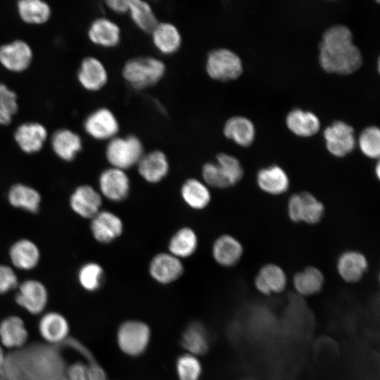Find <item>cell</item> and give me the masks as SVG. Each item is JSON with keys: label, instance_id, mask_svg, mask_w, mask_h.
I'll list each match as a JSON object with an SVG mask.
<instances>
[{"label": "cell", "instance_id": "obj_1", "mask_svg": "<svg viewBox=\"0 0 380 380\" xmlns=\"http://www.w3.org/2000/svg\"><path fill=\"white\" fill-rule=\"evenodd\" d=\"M6 357L10 380H62L67 362L56 346L33 345Z\"/></svg>", "mask_w": 380, "mask_h": 380}, {"label": "cell", "instance_id": "obj_2", "mask_svg": "<svg viewBox=\"0 0 380 380\" xmlns=\"http://www.w3.org/2000/svg\"><path fill=\"white\" fill-rule=\"evenodd\" d=\"M319 62L327 72L348 75L362 64V56L353 43V33L343 25H334L323 33L319 44Z\"/></svg>", "mask_w": 380, "mask_h": 380}, {"label": "cell", "instance_id": "obj_3", "mask_svg": "<svg viewBox=\"0 0 380 380\" xmlns=\"http://www.w3.org/2000/svg\"><path fill=\"white\" fill-rule=\"evenodd\" d=\"M164 62L153 56H137L127 60L122 68V76L133 89L141 90L158 83L164 77Z\"/></svg>", "mask_w": 380, "mask_h": 380}, {"label": "cell", "instance_id": "obj_4", "mask_svg": "<svg viewBox=\"0 0 380 380\" xmlns=\"http://www.w3.org/2000/svg\"><path fill=\"white\" fill-rule=\"evenodd\" d=\"M144 153L141 139L135 135L129 134L116 136L109 140L105 156L110 167L127 171L137 166Z\"/></svg>", "mask_w": 380, "mask_h": 380}, {"label": "cell", "instance_id": "obj_5", "mask_svg": "<svg viewBox=\"0 0 380 380\" xmlns=\"http://www.w3.org/2000/svg\"><path fill=\"white\" fill-rule=\"evenodd\" d=\"M205 69L211 79L227 82L236 80L242 74L243 64L234 51L227 48H217L208 53Z\"/></svg>", "mask_w": 380, "mask_h": 380}, {"label": "cell", "instance_id": "obj_6", "mask_svg": "<svg viewBox=\"0 0 380 380\" xmlns=\"http://www.w3.org/2000/svg\"><path fill=\"white\" fill-rule=\"evenodd\" d=\"M150 338V328L141 321H125L117 331V343L120 349L131 357L143 354L148 346Z\"/></svg>", "mask_w": 380, "mask_h": 380}, {"label": "cell", "instance_id": "obj_7", "mask_svg": "<svg viewBox=\"0 0 380 380\" xmlns=\"http://www.w3.org/2000/svg\"><path fill=\"white\" fill-rule=\"evenodd\" d=\"M287 211L292 221L314 224L322 220L324 213V206L311 193L302 191L294 194L289 198Z\"/></svg>", "mask_w": 380, "mask_h": 380}, {"label": "cell", "instance_id": "obj_8", "mask_svg": "<svg viewBox=\"0 0 380 380\" xmlns=\"http://www.w3.org/2000/svg\"><path fill=\"white\" fill-rule=\"evenodd\" d=\"M100 194L108 201H125L130 192V179L126 171L113 167L104 170L99 179Z\"/></svg>", "mask_w": 380, "mask_h": 380}, {"label": "cell", "instance_id": "obj_9", "mask_svg": "<svg viewBox=\"0 0 380 380\" xmlns=\"http://www.w3.org/2000/svg\"><path fill=\"white\" fill-rule=\"evenodd\" d=\"M84 129L91 138L105 141L118 136L120 130L115 114L107 108H99L90 113L84 120Z\"/></svg>", "mask_w": 380, "mask_h": 380}, {"label": "cell", "instance_id": "obj_10", "mask_svg": "<svg viewBox=\"0 0 380 380\" xmlns=\"http://www.w3.org/2000/svg\"><path fill=\"white\" fill-rule=\"evenodd\" d=\"M49 300L45 286L39 281L30 279L20 284L15 296L18 305L28 313L37 315L45 310Z\"/></svg>", "mask_w": 380, "mask_h": 380}, {"label": "cell", "instance_id": "obj_11", "mask_svg": "<svg viewBox=\"0 0 380 380\" xmlns=\"http://www.w3.org/2000/svg\"><path fill=\"white\" fill-rule=\"evenodd\" d=\"M326 146L330 153L343 157L354 149V129L345 122L337 120L326 127L324 132Z\"/></svg>", "mask_w": 380, "mask_h": 380}, {"label": "cell", "instance_id": "obj_12", "mask_svg": "<svg viewBox=\"0 0 380 380\" xmlns=\"http://www.w3.org/2000/svg\"><path fill=\"white\" fill-rule=\"evenodd\" d=\"M184 272L182 260L169 252L156 254L150 260L148 273L160 284H169L179 279Z\"/></svg>", "mask_w": 380, "mask_h": 380}, {"label": "cell", "instance_id": "obj_13", "mask_svg": "<svg viewBox=\"0 0 380 380\" xmlns=\"http://www.w3.org/2000/svg\"><path fill=\"white\" fill-rule=\"evenodd\" d=\"M33 51L28 43L16 39L0 46V64L6 70L20 72L32 63Z\"/></svg>", "mask_w": 380, "mask_h": 380}, {"label": "cell", "instance_id": "obj_14", "mask_svg": "<svg viewBox=\"0 0 380 380\" xmlns=\"http://www.w3.org/2000/svg\"><path fill=\"white\" fill-rule=\"evenodd\" d=\"M38 331L42 339L49 345L63 343L70 334V324L66 317L56 311L44 313L38 322Z\"/></svg>", "mask_w": 380, "mask_h": 380}, {"label": "cell", "instance_id": "obj_15", "mask_svg": "<svg viewBox=\"0 0 380 380\" xmlns=\"http://www.w3.org/2000/svg\"><path fill=\"white\" fill-rule=\"evenodd\" d=\"M94 238L100 243H109L119 238L124 231L122 219L109 210H100L91 220Z\"/></svg>", "mask_w": 380, "mask_h": 380}, {"label": "cell", "instance_id": "obj_16", "mask_svg": "<svg viewBox=\"0 0 380 380\" xmlns=\"http://www.w3.org/2000/svg\"><path fill=\"white\" fill-rule=\"evenodd\" d=\"M141 177L149 184H158L168 175L170 162L166 154L160 150L144 153L137 165Z\"/></svg>", "mask_w": 380, "mask_h": 380}, {"label": "cell", "instance_id": "obj_17", "mask_svg": "<svg viewBox=\"0 0 380 380\" xmlns=\"http://www.w3.org/2000/svg\"><path fill=\"white\" fill-rule=\"evenodd\" d=\"M77 77L84 89L96 91L107 84L108 74L101 61L94 56H87L80 63Z\"/></svg>", "mask_w": 380, "mask_h": 380}, {"label": "cell", "instance_id": "obj_18", "mask_svg": "<svg viewBox=\"0 0 380 380\" xmlns=\"http://www.w3.org/2000/svg\"><path fill=\"white\" fill-rule=\"evenodd\" d=\"M150 34L154 47L163 55L174 54L182 46L181 32L172 23L158 22Z\"/></svg>", "mask_w": 380, "mask_h": 380}, {"label": "cell", "instance_id": "obj_19", "mask_svg": "<svg viewBox=\"0 0 380 380\" xmlns=\"http://www.w3.org/2000/svg\"><path fill=\"white\" fill-rule=\"evenodd\" d=\"M87 35L94 44L104 48H112L120 43L121 30L115 21L108 18L100 17L91 23Z\"/></svg>", "mask_w": 380, "mask_h": 380}, {"label": "cell", "instance_id": "obj_20", "mask_svg": "<svg viewBox=\"0 0 380 380\" xmlns=\"http://www.w3.org/2000/svg\"><path fill=\"white\" fill-rule=\"evenodd\" d=\"M47 136L46 128L37 122L23 123L16 128L14 133V139L18 146L27 153L39 151Z\"/></svg>", "mask_w": 380, "mask_h": 380}, {"label": "cell", "instance_id": "obj_21", "mask_svg": "<svg viewBox=\"0 0 380 380\" xmlns=\"http://www.w3.org/2000/svg\"><path fill=\"white\" fill-rule=\"evenodd\" d=\"M29 337L24 320L18 315H10L0 322L1 346L20 350L26 344Z\"/></svg>", "mask_w": 380, "mask_h": 380}, {"label": "cell", "instance_id": "obj_22", "mask_svg": "<svg viewBox=\"0 0 380 380\" xmlns=\"http://www.w3.org/2000/svg\"><path fill=\"white\" fill-rule=\"evenodd\" d=\"M211 251L214 260L218 265L229 267L239 262L243 248L236 238L225 234L219 236L214 241Z\"/></svg>", "mask_w": 380, "mask_h": 380}, {"label": "cell", "instance_id": "obj_23", "mask_svg": "<svg viewBox=\"0 0 380 380\" xmlns=\"http://www.w3.org/2000/svg\"><path fill=\"white\" fill-rule=\"evenodd\" d=\"M102 196L89 185L77 187L70 197L72 209L84 218L91 219L100 210Z\"/></svg>", "mask_w": 380, "mask_h": 380}, {"label": "cell", "instance_id": "obj_24", "mask_svg": "<svg viewBox=\"0 0 380 380\" xmlns=\"http://www.w3.org/2000/svg\"><path fill=\"white\" fill-rule=\"evenodd\" d=\"M254 284L260 293L269 296L282 292L286 286L287 278L281 267L272 263L266 264L258 272Z\"/></svg>", "mask_w": 380, "mask_h": 380}, {"label": "cell", "instance_id": "obj_25", "mask_svg": "<svg viewBox=\"0 0 380 380\" xmlns=\"http://www.w3.org/2000/svg\"><path fill=\"white\" fill-rule=\"evenodd\" d=\"M336 267L338 274L345 281L355 283L362 278L367 270L368 261L362 253L347 251L338 257Z\"/></svg>", "mask_w": 380, "mask_h": 380}, {"label": "cell", "instance_id": "obj_26", "mask_svg": "<svg viewBox=\"0 0 380 380\" xmlns=\"http://www.w3.org/2000/svg\"><path fill=\"white\" fill-rule=\"evenodd\" d=\"M180 196L184 203L195 210L206 208L212 199L210 187L202 179L195 177L189 178L183 182Z\"/></svg>", "mask_w": 380, "mask_h": 380}, {"label": "cell", "instance_id": "obj_27", "mask_svg": "<svg viewBox=\"0 0 380 380\" xmlns=\"http://www.w3.org/2000/svg\"><path fill=\"white\" fill-rule=\"evenodd\" d=\"M180 344L193 355L206 354L210 348V337L203 324L199 321L190 322L182 334Z\"/></svg>", "mask_w": 380, "mask_h": 380}, {"label": "cell", "instance_id": "obj_28", "mask_svg": "<svg viewBox=\"0 0 380 380\" xmlns=\"http://www.w3.org/2000/svg\"><path fill=\"white\" fill-rule=\"evenodd\" d=\"M256 182L262 191L272 195L285 193L290 185L288 175L277 165L260 169L257 173Z\"/></svg>", "mask_w": 380, "mask_h": 380}, {"label": "cell", "instance_id": "obj_29", "mask_svg": "<svg viewBox=\"0 0 380 380\" xmlns=\"http://www.w3.org/2000/svg\"><path fill=\"white\" fill-rule=\"evenodd\" d=\"M54 153L66 161L72 160L82 150V140L80 135L69 129H60L51 137Z\"/></svg>", "mask_w": 380, "mask_h": 380}, {"label": "cell", "instance_id": "obj_30", "mask_svg": "<svg viewBox=\"0 0 380 380\" xmlns=\"http://www.w3.org/2000/svg\"><path fill=\"white\" fill-rule=\"evenodd\" d=\"M198 246V238L194 229L182 227L170 237L167 244V252L180 260L193 255Z\"/></svg>", "mask_w": 380, "mask_h": 380}, {"label": "cell", "instance_id": "obj_31", "mask_svg": "<svg viewBox=\"0 0 380 380\" xmlns=\"http://www.w3.org/2000/svg\"><path fill=\"white\" fill-rule=\"evenodd\" d=\"M223 134L236 144L247 147L253 142L255 130L253 122L248 118L236 115L226 121L223 127Z\"/></svg>", "mask_w": 380, "mask_h": 380}, {"label": "cell", "instance_id": "obj_32", "mask_svg": "<svg viewBox=\"0 0 380 380\" xmlns=\"http://www.w3.org/2000/svg\"><path fill=\"white\" fill-rule=\"evenodd\" d=\"M286 123L293 134L304 137L313 136L320 128L319 120L315 114L299 108L288 113Z\"/></svg>", "mask_w": 380, "mask_h": 380}, {"label": "cell", "instance_id": "obj_33", "mask_svg": "<svg viewBox=\"0 0 380 380\" xmlns=\"http://www.w3.org/2000/svg\"><path fill=\"white\" fill-rule=\"evenodd\" d=\"M324 277L317 267L310 266L297 272L293 278V286L300 295L309 296L317 293L322 289Z\"/></svg>", "mask_w": 380, "mask_h": 380}, {"label": "cell", "instance_id": "obj_34", "mask_svg": "<svg viewBox=\"0 0 380 380\" xmlns=\"http://www.w3.org/2000/svg\"><path fill=\"white\" fill-rule=\"evenodd\" d=\"M16 6L21 20L28 24L45 23L51 15L50 6L42 0H20Z\"/></svg>", "mask_w": 380, "mask_h": 380}, {"label": "cell", "instance_id": "obj_35", "mask_svg": "<svg viewBox=\"0 0 380 380\" xmlns=\"http://www.w3.org/2000/svg\"><path fill=\"white\" fill-rule=\"evenodd\" d=\"M127 13L134 24L147 33L159 22L151 6L144 0H128Z\"/></svg>", "mask_w": 380, "mask_h": 380}, {"label": "cell", "instance_id": "obj_36", "mask_svg": "<svg viewBox=\"0 0 380 380\" xmlns=\"http://www.w3.org/2000/svg\"><path fill=\"white\" fill-rule=\"evenodd\" d=\"M10 257L16 267L27 270L37 265L39 258V252L34 243L23 239L12 246Z\"/></svg>", "mask_w": 380, "mask_h": 380}, {"label": "cell", "instance_id": "obj_37", "mask_svg": "<svg viewBox=\"0 0 380 380\" xmlns=\"http://www.w3.org/2000/svg\"><path fill=\"white\" fill-rule=\"evenodd\" d=\"M10 203L31 213H37L40 203V195L34 189L20 184L11 187L8 193Z\"/></svg>", "mask_w": 380, "mask_h": 380}, {"label": "cell", "instance_id": "obj_38", "mask_svg": "<svg viewBox=\"0 0 380 380\" xmlns=\"http://www.w3.org/2000/svg\"><path fill=\"white\" fill-rule=\"evenodd\" d=\"M78 281L87 291H96L102 286L104 281L103 269L98 263L88 262L80 268Z\"/></svg>", "mask_w": 380, "mask_h": 380}, {"label": "cell", "instance_id": "obj_39", "mask_svg": "<svg viewBox=\"0 0 380 380\" xmlns=\"http://www.w3.org/2000/svg\"><path fill=\"white\" fill-rule=\"evenodd\" d=\"M18 110L17 94L0 82V125H9Z\"/></svg>", "mask_w": 380, "mask_h": 380}, {"label": "cell", "instance_id": "obj_40", "mask_svg": "<svg viewBox=\"0 0 380 380\" xmlns=\"http://www.w3.org/2000/svg\"><path fill=\"white\" fill-rule=\"evenodd\" d=\"M217 164L231 186L236 184L243 176V169L240 161L234 156L220 153L216 156Z\"/></svg>", "mask_w": 380, "mask_h": 380}, {"label": "cell", "instance_id": "obj_41", "mask_svg": "<svg viewBox=\"0 0 380 380\" xmlns=\"http://www.w3.org/2000/svg\"><path fill=\"white\" fill-rule=\"evenodd\" d=\"M358 144L361 151L368 158H378L380 154V130L376 126L365 128L360 134Z\"/></svg>", "mask_w": 380, "mask_h": 380}, {"label": "cell", "instance_id": "obj_42", "mask_svg": "<svg viewBox=\"0 0 380 380\" xmlns=\"http://www.w3.org/2000/svg\"><path fill=\"white\" fill-rule=\"evenodd\" d=\"M176 369L179 380H199L202 372L199 360L189 353L178 357Z\"/></svg>", "mask_w": 380, "mask_h": 380}, {"label": "cell", "instance_id": "obj_43", "mask_svg": "<svg viewBox=\"0 0 380 380\" xmlns=\"http://www.w3.org/2000/svg\"><path fill=\"white\" fill-rule=\"evenodd\" d=\"M201 176L209 187L225 189L232 186L216 162L205 163L201 169Z\"/></svg>", "mask_w": 380, "mask_h": 380}, {"label": "cell", "instance_id": "obj_44", "mask_svg": "<svg viewBox=\"0 0 380 380\" xmlns=\"http://www.w3.org/2000/svg\"><path fill=\"white\" fill-rule=\"evenodd\" d=\"M62 380H89L88 365L80 360L67 364Z\"/></svg>", "mask_w": 380, "mask_h": 380}, {"label": "cell", "instance_id": "obj_45", "mask_svg": "<svg viewBox=\"0 0 380 380\" xmlns=\"http://www.w3.org/2000/svg\"><path fill=\"white\" fill-rule=\"evenodd\" d=\"M18 277L13 270L6 265H0V294H4L18 286Z\"/></svg>", "mask_w": 380, "mask_h": 380}, {"label": "cell", "instance_id": "obj_46", "mask_svg": "<svg viewBox=\"0 0 380 380\" xmlns=\"http://www.w3.org/2000/svg\"><path fill=\"white\" fill-rule=\"evenodd\" d=\"M89 380H107L104 369L96 361L88 363Z\"/></svg>", "mask_w": 380, "mask_h": 380}, {"label": "cell", "instance_id": "obj_47", "mask_svg": "<svg viewBox=\"0 0 380 380\" xmlns=\"http://www.w3.org/2000/svg\"><path fill=\"white\" fill-rule=\"evenodd\" d=\"M106 6L118 14H125L128 10V0H108L106 1Z\"/></svg>", "mask_w": 380, "mask_h": 380}, {"label": "cell", "instance_id": "obj_48", "mask_svg": "<svg viewBox=\"0 0 380 380\" xmlns=\"http://www.w3.org/2000/svg\"><path fill=\"white\" fill-rule=\"evenodd\" d=\"M379 170H380V167H379V163H378L376 166V175L377 176V177H379V174H380Z\"/></svg>", "mask_w": 380, "mask_h": 380}]
</instances>
